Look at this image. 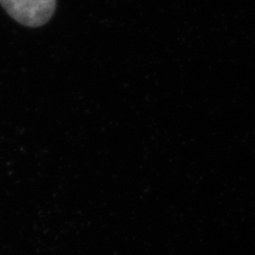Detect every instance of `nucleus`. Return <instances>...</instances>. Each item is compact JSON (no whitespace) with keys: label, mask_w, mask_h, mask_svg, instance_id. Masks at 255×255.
Here are the masks:
<instances>
[{"label":"nucleus","mask_w":255,"mask_h":255,"mask_svg":"<svg viewBox=\"0 0 255 255\" xmlns=\"http://www.w3.org/2000/svg\"><path fill=\"white\" fill-rule=\"evenodd\" d=\"M0 4L10 17L30 27L45 25L56 8V0H0Z\"/></svg>","instance_id":"obj_1"}]
</instances>
